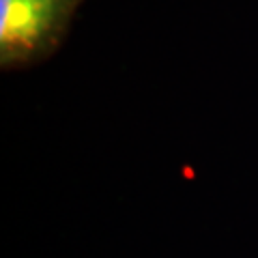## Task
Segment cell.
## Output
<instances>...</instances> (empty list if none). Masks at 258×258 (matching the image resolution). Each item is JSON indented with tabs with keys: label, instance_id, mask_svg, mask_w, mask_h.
Instances as JSON below:
<instances>
[{
	"label": "cell",
	"instance_id": "1",
	"mask_svg": "<svg viewBox=\"0 0 258 258\" xmlns=\"http://www.w3.org/2000/svg\"><path fill=\"white\" fill-rule=\"evenodd\" d=\"M80 3L0 0V67H30L58 50Z\"/></svg>",
	"mask_w": 258,
	"mask_h": 258
}]
</instances>
